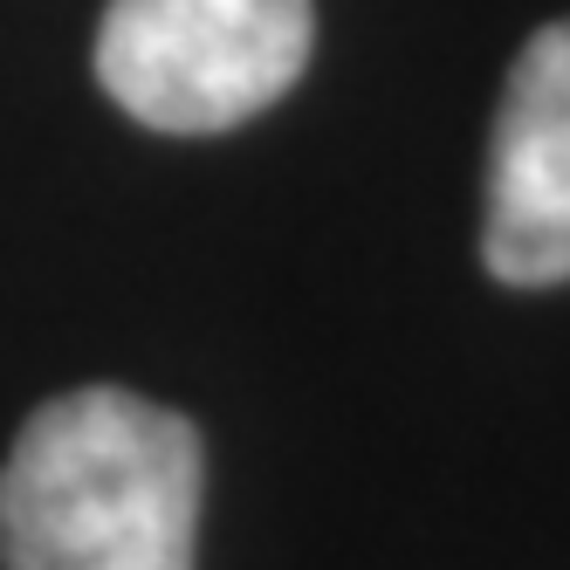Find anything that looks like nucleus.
<instances>
[{
  "instance_id": "nucleus-2",
  "label": "nucleus",
  "mask_w": 570,
  "mask_h": 570,
  "mask_svg": "<svg viewBox=\"0 0 570 570\" xmlns=\"http://www.w3.org/2000/svg\"><path fill=\"white\" fill-rule=\"evenodd\" d=\"M309 42V0H110L97 83L151 131H234L303 76Z\"/></svg>"
},
{
  "instance_id": "nucleus-3",
  "label": "nucleus",
  "mask_w": 570,
  "mask_h": 570,
  "mask_svg": "<svg viewBox=\"0 0 570 570\" xmlns=\"http://www.w3.org/2000/svg\"><path fill=\"white\" fill-rule=\"evenodd\" d=\"M481 262L509 289L570 282V21L529 35L488 138Z\"/></svg>"
},
{
  "instance_id": "nucleus-1",
  "label": "nucleus",
  "mask_w": 570,
  "mask_h": 570,
  "mask_svg": "<svg viewBox=\"0 0 570 570\" xmlns=\"http://www.w3.org/2000/svg\"><path fill=\"white\" fill-rule=\"evenodd\" d=\"M207 446L125 385L35 405L0 461V570H193Z\"/></svg>"
}]
</instances>
